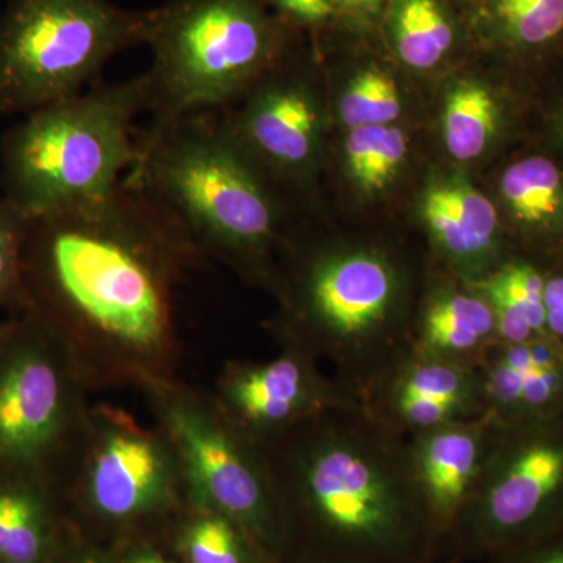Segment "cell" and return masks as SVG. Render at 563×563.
<instances>
[{
  "label": "cell",
  "instance_id": "6da1fadb",
  "mask_svg": "<svg viewBox=\"0 0 563 563\" xmlns=\"http://www.w3.org/2000/svg\"><path fill=\"white\" fill-rule=\"evenodd\" d=\"M203 258L140 188L32 220L22 255L27 312L65 342L91 390L176 377L174 295Z\"/></svg>",
  "mask_w": 563,
  "mask_h": 563
},
{
  "label": "cell",
  "instance_id": "7a4b0ae2",
  "mask_svg": "<svg viewBox=\"0 0 563 563\" xmlns=\"http://www.w3.org/2000/svg\"><path fill=\"white\" fill-rule=\"evenodd\" d=\"M279 563H454L415 474L409 439L339 404L261 444Z\"/></svg>",
  "mask_w": 563,
  "mask_h": 563
},
{
  "label": "cell",
  "instance_id": "3957f363",
  "mask_svg": "<svg viewBox=\"0 0 563 563\" xmlns=\"http://www.w3.org/2000/svg\"><path fill=\"white\" fill-rule=\"evenodd\" d=\"M125 181L165 211L202 258L273 279L280 224L272 188L211 113L151 124Z\"/></svg>",
  "mask_w": 563,
  "mask_h": 563
},
{
  "label": "cell",
  "instance_id": "277c9868",
  "mask_svg": "<svg viewBox=\"0 0 563 563\" xmlns=\"http://www.w3.org/2000/svg\"><path fill=\"white\" fill-rule=\"evenodd\" d=\"M279 288L282 309L272 324L277 342L328 362L355 399L410 344L409 277L383 247L296 255Z\"/></svg>",
  "mask_w": 563,
  "mask_h": 563
},
{
  "label": "cell",
  "instance_id": "5b68a950",
  "mask_svg": "<svg viewBox=\"0 0 563 563\" xmlns=\"http://www.w3.org/2000/svg\"><path fill=\"white\" fill-rule=\"evenodd\" d=\"M147 109L143 74L25 114L0 140L3 198L36 220L110 195L135 165Z\"/></svg>",
  "mask_w": 563,
  "mask_h": 563
},
{
  "label": "cell",
  "instance_id": "8992f818",
  "mask_svg": "<svg viewBox=\"0 0 563 563\" xmlns=\"http://www.w3.org/2000/svg\"><path fill=\"white\" fill-rule=\"evenodd\" d=\"M144 76L151 124L228 109L280 60L284 31L263 0H169L151 10Z\"/></svg>",
  "mask_w": 563,
  "mask_h": 563
},
{
  "label": "cell",
  "instance_id": "52a82bcc",
  "mask_svg": "<svg viewBox=\"0 0 563 563\" xmlns=\"http://www.w3.org/2000/svg\"><path fill=\"white\" fill-rule=\"evenodd\" d=\"M90 385L68 346L35 313L0 328V476L55 493L90 413ZM58 495V493H57Z\"/></svg>",
  "mask_w": 563,
  "mask_h": 563
},
{
  "label": "cell",
  "instance_id": "ba28073f",
  "mask_svg": "<svg viewBox=\"0 0 563 563\" xmlns=\"http://www.w3.org/2000/svg\"><path fill=\"white\" fill-rule=\"evenodd\" d=\"M151 11L109 0H11L0 18V117L84 92L118 52L146 43Z\"/></svg>",
  "mask_w": 563,
  "mask_h": 563
},
{
  "label": "cell",
  "instance_id": "9c48e42d",
  "mask_svg": "<svg viewBox=\"0 0 563 563\" xmlns=\"http://www.w3.org/2000/svg\"><path fill=\"white\" fill-rule=\"evenodd\" d=\"M140 391L179 455L190 506L229 518L279 563V525L261 446L229 420L211 393L177 376Z\"/></svg>",
  "mask_w": 563,
  "mask_h": 563
},
{
  "label": "cell",
  "instance_id": "30bf717a",
  "mask_svg": "<svg viewBox=\"0 0 563 563\" xmlns=\"http://www.w3.org/2000/svg\"><path fill=\"white\" fill-rule=\"evenodd\" d=\"M69 501L107 528H139L190 507L187 477L173 443L111 404L91 406L60 485Z\"/></svg>",
  "mask_w": 563,
  "mask_h": 563
},
{
  "label": "cell",
  "instance_id": "8fae6325",
  "mask_svg": "<svg viewBox=\"0 0 563 563\" xmlns=\"http://www.w3.org/2000/svg\"><path fill=\"white\" fill-rule=\"evenodd\" d=\"M544 420L493 424L483 477L451 536L454 563L563 531V431Z\"/></svg>",
  "mask_w": 563,
  "mask_h": 563
},
{
  "label": "cell",
  "instance_id": "7c38bea8",
  "mask_svg": "<svg viewBox=\"0 0 563 563\" xmlns=\"http://www.w3.org/2000/svg\"><path fill=\"white\" fill-rule=\"evenodd\" d=\"M211 395L229 420L258 446L355 399L335 377L322 373L318 358L295 346H282L269 361H229Z\"/></svg>",
  "mask_w": 563,
  "mask_h": 563
},
{
  "label": "cell",
  "instance_id": "4fadbf2b",
  "mask_svg": "<svg viewBox=\"0 0 563 563\" xmlns=\"http://www.w3.org/2000/svg\"><path fill=\"white\" fill-rule=\"evenodd\" d=\"M279 74L272 66L236 99L242 106L217 121L263 180L266 172L306 180L321 152V102L309 80Z\"/></svg>",
  "mask_w": 563,
  "mask_h": 563
},
{
  "label": "cell",
  "instance_id": "5bb4252c",
  "mask_svg": "<svg viewBox=\"0 0 563 563\" xmlns=\"http://www.w3.org/2000/svg\"><path fill=\"white\" fill-rule=\"evenodd\" d=\"M357 399L363 409L407 439L487 415L477 369L428 357L410 344L363 388Z\"/></svg>",
  "mask_w": 563,
  "mask_h": 563
},
{
  "label": "cell",
  "instance_id": "9a60e30c",
  "mask_svg": "<svg viewBox=\"0 0 563 563\" xmlns=\"http://www.w3.org/2000/svg\"><path fill=\"white\" fill-rule=\"evenodd\" d=\"M493 429L490 418L484 415L409 437L418 484L450 540L483 477Z\"/></svg>",
  "mask_w": 563,
  "mask_h": 563
},
{
  "label": "cell",
  "instance_id": "2e32d148",
  "mask_svg": "<svg viewBox=\"0 0 563 563\" xmlns=\"http://www.w3.org/2000/svg\"><path fill=\"white\" fill-rule=\"evenodd\" d=\"M477 372L493 424L543 420L563 402V350L551 339L495 343Z\"/></svg>",
  "mask_w": 563,
  "mask_h": 563
},
{
  "label": "cell",
  "instance_id": "e0dca14e",
  "mask_svg": "<svg viewBox=\"0 0 563 563\" xmlns=\"http://www.w3.org/2000/svg\"><path fill=\"white\" fill-rule=\"evenodd\" d=\"M433 250L459 279L476 284L498 268V214L487 198L462 179L435 181L421 201Z\"/></svg>",
  "mask_w": 563,
  "mask_h": 563
},
{
  "label": "cell",
  "instance_id": "ac0fdd59",
  "mask_svg": "<svg viewBox=\"0 0 563 563\" xmlns=\"http://www.w3.org/2000/svg\"><path fill=\"white\" fill-rule=\"evenodd\" d=\"M496 336L495 314L483 292L455 277L433 284L413 312L410 347L428 357L477 369Z\"/></svg>",
  "mask_w": 563,
  "mask_h": 563
},
{
  "label": "cell",
  "instance_id": "d6986e66",
  "mask_svg": "<svg viewBox=\"0 0 563 563\" xmlns=\"http://www.w3.org/2000/svg\"><path fill=\"white\" fill-rule=\"evenodd\" d=\"M60 498L35 481L0 476V563H52L62 548Z\"/></svg>",
  "mask_w": 563,
  "mask_h": 563
},
{
  "label": "cell",
  "instance_id": "ffe728a7",
  "mask_svg": "<svg viewBox=\"0 0 563 563\" xmlns=\"http://www.w3.org/2000/svg\"><path fill=\"white\" fill-rule=\"evenodd\" d=\"M543 274L526 262H506L473 284L495 314L498 343L520 344L548 339Z\"/></svg>",
  "mask_w": 563,
  "mask_h": 563
},
{
  "label": "cell",
  "instance_id": "44dd1931",
  "mask_svg": "<svg viewBox=\"0 0 563 563\" xmlns=\"http://www.w3.org/2000/svg\"><path fill=\"white\" fill-rule=\"evenodd\" d=\"M174 539L181 563H277L239 525L191 506L180 515Z\"/></svg>",
  "mask_w": 563,
  "mask_h": 563
},
{
  "label": "cell",
  "instance_id": "7402d4cb",
  "mask_svg": "<svg viewBox=\"0 0 563 563\" xmlns=\"http://www.w3.org/2000/svg\"><path fill=\"white\" fill-rule=\"evenodd\" d=\"M391 38L407 66L426 70L446 57L454 44V27L439 0H396Z\"/></svg>",
  "mask_w": 563,
  "mask_h": 563
},
{
  "label": "cell",
  "instance_id": "603a6c76",
  "mask_svg": "<svg viewBox=\"0 0 563 563\" xmlns=\"http://www.w3.org/2000/svg\"><path fill=\"white\" fill-rule=\"evenodd\" d=\"M498 120V103L490 90L479 81L463 80L444 102V146L455 161H474L490 146Z\"/></svg>",
  "mask_w": 563,
  "mask_h": 563
},
{
  "label": "cell",
  "instance_id": "cb8c5ba5",
  "mask_svg": "<svg viewBox=\"0 0 563 563\" xmlns=\"http://www.w3.org/2000/svg\"><path fill=\"white\" fill-rule=\"evenodd\" d=\"M501 192L515 220L526 228L548 229L562 217V173L548 158H525L507 168Z\"/></svg>",
  "mask_w": 563,
  "mask_h": 563
},
{
  "label": "cell",
  "instance_id": "d4e9b609",
  "mask_svg": "<svg viewBox=\"0 0 563 563\" xmlns=\"http://www.w3.org/2000/svg\"><path fill=\"white\" fill-rule=\"evenodd\" d=\"M407 136L395 125L352 129L344 141V165L363 192L384 190L406 161Z\"/></svg>",
  "mask_w": 563,
  "mask_h": 563
},
{
  "label": "cell",
  "instance_id": "484cf974",
  "mask_svg": "<svg viewBox=\"0 0 563 563\" xmlns=\"http://www.w3.org/2000/svg\"><path fill=\"white\" fill-rule=\"evenodd\" d=\"M496 31L523 49L550 46L563 36V0H490Z\"/></svg>",
  "mask_w": 563,
  "mask_h": 563
},
{
  "label": "cell",
  "instance_id": "4316f807",
  "mask_svg": "<svg viewBox=\"0 0 563 563\" xmlns=\"http://www.w3.org/2000/svg\"><path fill=\"white\" fill-rule=\"evenodd\" d=\"M402 113L398 85L384 70H362L346 85L339 101V117L344 128L391 125Z\"/></svg>",
  "mask_w": 563,
  "mask_h": 563
},
{
  "label": "cell",
  "instance_id": "83f0119b",
  "mask_svg": "<svg viewBox=\"0 0 563 563\" xmlns=\"http://www.w3.org/2000/svg\"><path fill=\"white\" fill-rule=\"evenodd\" d=\"M31 222L9 199L0 198V310L10 317L27 312L22 255Z\"/></svg>",
  "mask_w": 563,
  "mask_h": 563
},
{
  "label": "cell",
  "instance_id": "f1b7e54d",
  "mask_svg": "<svg viewBox=\"0 0 563 563\" xmlns=\"http://www.w3.org/2000/svg\"><path fill=\"white\" fill-rule=\"evenodd\" d=\"M485 559L488 563H563V531L515 544Z\"/></svg>",
  "mask_w": 563,
  "mask_h": 563
},
{
  "label": "cell",
  "instance_id": "f546056e",
  "mask_svg": "<svg viewBox=\"0 0 563 563\" xmlns=\"http://www.w3.org/2000/svg\"><path fill=\"white\" fill-rule=\"evenodd\" d=\"M266 2L276 7V10L287 20L303 27H320L335 13L332 0H266Z\"/></svg>",
  "mask_w": 563,
  "mask_h": 563
},
{
  "label": "cell",
  "instance_id": "4dcf8cb0",
  "mask_svg": "<svg viewBox=\"0 0 563 563\" xmlns=\"http://www.w3.org/2000/svg\"><path fill=\"white\" fill-rule=\"evenodd\" d=\"M52 563H118L102 551L90 547L60 548Z\"/></svg>",
  "mask_w": 563,
  "mask_h": 563
},
{
  "label": "cell",
  "instance_id": "1f68e13d",
  "mask_svg": "<svg viewBox=\"0 0 563 563\" xmlns=\"http://www.w3.org/2000/svg\"><path fill=\"white\" fill-rule=\"evenodd\" d=\"M118 563H181L165 558L161 551L147 543H135L129 548L128 553Z\"/></svg>",
  "mask_w": 563,
  "mask_h": 563
},
{
  "label": "cell",
  "instance_id": "d6a6232c",
  "mask_svg": "<svg viewBox=\"0 0 563 563\" xmlns=\"http://www.w3.org/2000/svg\"><path fill=\"white\" fill-rule=\"evenodd\" d=\"M333 5L342 7L344 10L358 11V13H372L379 9L383 0H332Z\"/></svg>",
  "mask_w": 563,
  "mask_h": 563
},
{
  "label": "cell",
  "instance_id": "836d02e7",
  "mask_svg": "<svg viewBox=\"0 0 563 563\" xmlns=\"http://www.w3.org/2000/svg\"><path fill=\"white\" fill-rule=\"evenodd\" d=\"M3 322V321H2ZM2 322H0V328H2Z\"/></svg>",
  "mask_w": 563,
  "mask_h": 563
}]
</instances>
